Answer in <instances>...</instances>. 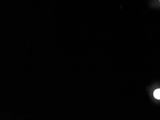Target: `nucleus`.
<instances>
[{"instance_id":"f257e3e1","label":"nucleus","mask_w":160,"mask_h":120,"mask_svg":"<svg viewBox=\"0 0 160 120\" xmlns=\"http://www.w3.org/2000/svg\"><path fill=\"white\" fill-rule=\"evenodd\" d=\"M153 95L155 98L160 100V89H156L153 93Z\"/></svg>"},{"instance_id":"f03ea898","label":"nucleus","mask_w":160,"mask_h":120,"mask_svg":"<svg viewBox=\"0 0 160 120\" xmlns=\"http://www.w3.org/2000/svg\"></svg>"}]
</instances>
